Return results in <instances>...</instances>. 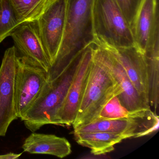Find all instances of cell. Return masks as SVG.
<instances>
[{
    "mask_svg": "<svg viewBox=\"0 0 159 159\" xmlns=\"http://www.w3.org/2000/svg\"><path fill=\"white\" fill-rule=\"evenodd\" d=\"M159 116L151 109L130 118L100 120L74 129V133L104 132L122 135L126 139L151 134L159 128Z\"/></svg>",
    "mask_w": 159,
    "mask_h": 159,
    "instance_id": "obj_6",
    "label": "cell"
},
{
    "mask_svg": "<svg viewBox=\"0 0 159 159\" xmlns=\"http://www.w3.org/2000/svg\"><path fill=\"white\" fill-rule=\"evenodd\" d=\"M93 57L106 67L120 86L122 92L119 98L125 107L130 111L150 109L149 103L136 90L123 66L110 49L95 44Z\"/></svg>",
    "mask_w": 159,
    "mask_h": 159,
    "instance_id": "obj_8",
    "label": "cell"
},
{
    "mask_svg": "<svg viewBox=\"0 0 159 159\" xmlns=\"http://www.w3.org/2000/svg\"><path fill=\"white\" fill-rule=\"evenodd\" d=\"M2 1V0H0V2H1Z\"/></svg>",
    "mask_w": 159,
    "mask_h": 159,
    "instance_id": "obj_21",
    "label": "cell"
},
{
    "mask_svg": "<svg viewBox=\"0 0 159 159\" xmlns=\"http://www.w3.org/2000/svg\"><path fill=\"white\" fill-rule=\"evenodd\" d=\"M18 23L37 21L54 0H8Z\"/></svg>",
    "mask_w": 159,
    "mask_h": 159,
    "instance_id": "obj_16",
    "label": "cell"
},
{
    "mask_svg": "<svg viewBox=\"0 0 159 159\" xmlns=\"http://www.w3.org/2000/svg\"><path fill=\"white\" fill-rule=\"evenodd\" d=\"M48 79V71L17 55L15 76V104L17 118L21 119L25 116Z\"/></svg>",
    "mask_w": 159,
    "mask_h": 159,
    "instance_id": "obj_5",
    "label": "cell"
},
{
    "mask_svg": "<svg viewBox=\"0 0 159 159\" xmlns=\"http://www.w3.org/2000/svg\"><path fill=\"white\" fill-rule=\"evenodd\" d=\"M94 44L113 48L135 46L133 31L115 0H94Z\"/></svg>",
    "mask_w": 159,
    "mask_h": 159,
    "instance_id": "obj_4",
    "label": "cell"
},
{
    "mask_svg": "<svg viewBox=\"0 0 159 159\" xmlns=\"http://www.w3.org/2000/svg\"><path fill=\"white\" fill-rule=\"evenodd\" d=\"M79 54L56 78L48 80L38 98L21 119L32 133L46 125H57V115L71 84Z\"/></svg>",
    "mask_w": 159,
    "mask_h": 159,
    "instance_id": "obj_2",
    "label": "cell"
},
{
    "mask_svg": "<svg viewBox=\"0 0 159 159\" xmlns=\"http://www.w3.org/2000/svg\"><path fill=\"white\" fill-rule=\"evenodd\" d=\"M132 31L138 12L143 0H115Z\"/></svg>",
    "mask_w": 159,
    "mask_h": 159,
    "instance_id": "obj_19",
    "label": "cell"
},
{
    "mask_svg": "<svg viewBox=\"0 0 159 159\" xmlns=\"http://www.w3.org/2000/svg\"><path fill=\"white\" fill-rule=\"evenodd\" d=\"M17 53L14 46L5 51L0 67V137L18 119L15 104V76Z\"/></svg>",
    "mask_w": 159,
    "mask_h": 159,
    "instance_id": "obj_10",
    "label": "cell"
},
{
    "mask_svg": "<svg viewBox=\"0 0 159 159\" xmlns=\"http://www.w3.org/2000/svg\"><path fill=\"white\" fill-rule=\"evenodd\" d=\"M121 92L106 67L93 55L87 84L72 124L74 130L96 120L108 101L114 95L119 97Z\"/></svg>",
    "mask_w": 159,
    "mask_h": 159,
    "instance_id": "obj_3",
    "label": "cell"
},
{
    "mask_svg": "<svg viewBox=\"0 0 159 159\" xmlns=\"http://www.w3.org/2000/svg\"><path fill=\"white\" fill-rule=\"evenodd\" d=\"M22 148L31 154H49L64 158L71 153V147L64 137L33 132L24 141Z\"/></svg>",
    "mask_w": 159,
    "mask_h": 159,
    "instance_id": "obj_14",
    "label": "cell"
},
{
    "mask_svg": "<svg viewBox=\"0 0 159 159\" xmlns=\"http://www.w3.org/2000/svg\"><path fill=\"white\" fill-rule=\"evenodd\" d=\"M94 0H67L62 43L50 69L59 72L85 47L94 43L93 9Z\"/></svg>",
    "mask_w": 159,
    "mask_h": 159,
    "instance_id": "obj_1",
    "label": "cell"
},
{
    "mask_svg": "<svg viewBox=\"0 0 159 159\" xmlns=\"http://www.w3.org/2000/svg\"><path fill=\"white\" fill-rule=\"evenodd\" d=\"M3 158V155H0V159H2Z\"/></svg>",
    "mask_w": 159,
    "mask_h": 159,
    "instance_id": "obj_20",
    "label": "cell"
},
{
    "mask_svg": "<svg viewBox=\"0 0 159 159\" xmlns=\"http://www.w3.org/2000/svg\"><path fill=\"white\" fill-rule=\"evenodd\" d=\"M10 36L13 40L14 46L20 56L49 71L51 63L40 37L36 21L20 24Z\"/></svg>",
    "mask_w": 159,
    "mask_h": 159,
    "instance_id": "obj_12",
    "label": "cell"
},
{
    "mask_svg": "<svg viewBox=\"0 0 159 159\" xmlns=\"http://www.w3.org/2000/svg\"><path fill=\"white\" fill-rule=\"evenodd\" d=\"M94 46L90 44L78 55L71 84L57 115V125L70 126L75 120L89 77Z\"/></svg>",
    "mask_w": 159,
    "mask_h": 159,
    "instance_id": "obj_7",
    "label": "cell"
},
{
    "mask_svg": "<svg viewBox=\"0 0 159 159\" xmlns=\"http://www.w3.org/2000/svg\"><path fill=\"white\" fill-rule=\"evenodd\" d=\"M67 0H54L37 19L41 39L51 67L59 52L66 25Z\"/></svg>",
    "mask_w": 159,
    "mask_h": 159,
    "instance_id": "obj_9",
    "label": "cell"
},
{
    "mask_svg": "<svg viewBox=\"0 0 159 159\" xmlns=\"http://www.w3.org/2000/svg\"><path fill=\"white\" fill-rule=\"evenodd\" d=\"M100 46L107 47L114 53L123 66L136 90L149 103L148 65L144 54L135 46L118 48Z\"/></svg>",
    "mask_w": 159,
    "mask_h": 159,
    "instance_id": "obj_13",
    "label": "cell"
},
{
    "mask_svg": "<svg viewBox=\"0 0 159 159\" xmlns=\"http://www.w3.org/2000/svg\"><path fill=\"white\" fill-rule=\"evenodd\" d=\"M158 0H143L133 29L135 43L144 54L159 52Z\"/></svg>",
    "mask_w": 159,
    "mask_h": 159,
    "instance_id": "obj_11",
    "label": "cell"
},
{
    "mask_svg": "<svg viewBox=\"0 0 159 159\" xmlns=\"http://www.w3.org/2000/svg\"><path fill=\"white\" fill-rule=\"evenodd\" d=\"M76 142L89 148L95 155L105 154L114 150V146L125 139L122 135L104 132L74 133Z\"/></svg>",
    "mask_w": 159,
    "mask_h": 159,
    "instance_id": "obj_15",
    "label": "cell"
},
{
    "mask_svg": "<svg viewBox=\"0 0 159 159\" xmlns=\"http://www.w3.org/2000/svg\"><path fill=\"white\" fill-rule=\"evenodd\" d=\"M148 110L149 109L136 111H129L121 104L118 95H114L103 107L96 120L135 117L143 114Z\"/></svg>",
    "mask_w": 159,
    "mask_h": 159,
    "instance_id": "obj_17",
    "label": "cell"
},
{
    "mask_svg": "<svg viewBox=\"0 0 159 159\" xmlns=\"http://www.w3.org/2000/svg\"><path fill=\"white\" fill-rule=\"evenodd\" d=\"M20 25L8 0L0 2V43Z\"/></svg>",
    "mask_w": 159,
    "mask_h": 159,
    "instance_id": "obj_18",
    "label": "cell"
}]
</instances>
